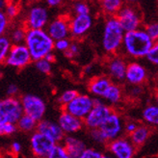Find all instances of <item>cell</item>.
Returning a JSON list of instances; mask_svg holds the SVG:
<instances>
[{"instance_id":"34","label":"cell","mask_w":158,"mask_h":158,"mask_svg":"<svg viewBox=\"0 0 158 158\" xmlns=\"http://www.w3.org/2000/svg\"><path fill=\"white\" fill-rule=\"evenodd\" d=\"M18 129V125L15 123H0V134L2 136H11L13 134H15Z\"/></svg>"},{"instance_id":"26","label":"cell","mask_w":158,"mask_h":158,"mask_svg":"<svg viewBox=\"0 0 158 158\" xmlns=\"http://www.w3.org/2000/svg\"><path fill=\"white\" fill-rule=\"evenodd\" d=\"M38 121H36L34 118L30 117L29 115L23 114L21 118L18 121L17 125L19 130L29 133V132H33L34 130H37V126H38Z\"/></svg>"},{"instance_id":"6","label":"cell","mask_w":158,"mask_h":158,"mask_svg":"<svg viewBox=\"0 0 158 158\" xmlns=\"http://www.w3.org/2000/svg\"><path fill=\"white\" fill-rule=\"evenodd\" d=\"M49 22V13L46 7L33 4L26 12L24 26L27 29H45Z\"/></svg>"},{"instance_id":"37","label":"cell","mask_w":158,"mask_h":158,"mask_svg":"<svg viewBox=\"0 0 158 158\" xmlns=\"http://www.w3.org/2000/svg\"><path fill=\"white\" fill-rule=\"evenodd\" d=\"M80 51H81L80 44H79L77 42H72L69 49L65 52V55L69 59H74L75 57L79 56Z\"/></svg>"},{"instance_id":"28","label":"cell","mask_w":158,"mask_h":158,"mask_svg":"<svg viewBox=\"0 0 158 158\" xmlns=\"http://www.w3.org/2000/svg\"><path fill=\"white\" fill-rule=\"evenodd\" d=\"M13 44H14L12 43L9 36L1 35L0 37V61L2 63L8 56Z\"/></svg>"},{"instance_id":"10","label":"cell","mask_w":158,"mask_h":158,"mask_svg":"<svg viewBox=\"0 0 158 158\" xmlns=\"http://www.w3.org/2000/svg\"><path fill=\"white\" fill-rule=\"evenodd\" d=\"M98 128L103 133L107 143H109L110 141L123 136L124 123L120 115L116 112H112Z\"/></svg>"},{"instance_id":"32","label":"cell","mask_w":158,"mask_h":158,"mask_svg":"<svg viewBox=\"0 0 158 158\" xmlns=\"http://www.w3.org/2000/svg\"><path fill=\"white\" fill-rule=\"evenodd\" d=\"M52 64H53V63H51L50 61H48L45 58H43V59H40V60L35 61V67H36V69L41 73H43V74H49V73H51Z\"/></svg>"},{"instance_id":"35","label":"cell","mask_w":158,"mask_h":158,"mask_svg":"<svg viewBox=\"0 0 158 158\" xmlns=\"http://www.w3.org/2000/svg\"><path fill=\"white\" fill-rule=\"evenodd\" d=\"M73 11L74 15H84V14H90L91 9L89 4L82 1V0H78L74 2L73 5Z\"/></svg>"},{"instance_id":"21","label":"cell","mask_w":158,"mask_h":158,"mask_svg":"<svg viewBox=\"0 0 158 158\" xmlns=\"http://www.w3.org/2000/svg\"><path fill=\"white\" fill-rule=\"evenodd\" d=\"M63 143L67 148L69 158H80L81 154L87 148L86 144L81 139L73 136V134L65 136Z\"/></svg>"},{"instance_id":"50","label":"cell","mask_w":158,"mask_h":158,"mask_svg":"<svg viewBox=\"0 0 158 158\" xmlns=\"http://www.w3.org/2000/svg\"><path fill=\"white\" fill-rule=\"evenodd\" d=\"M154 101H155V103L158 104V91L154 94Z\"/></svg>"},{"instance_id":"16","label":"cell","mask_w":158,"mask_h":158,"mask_svg":"<svg viewBox=\"0 0 158 158\" xmlns=\"http://www.w3.org/2000/svg\"><path fill=\"white\" fill-rule=\"evenodd\" d=\"M45 29L54 41L60 39L69 38V36L70 35L69 19L64 17H59L54 19L48 22V24H47Z\"/></svg>"},{"instance_id":"45","label":"cell","mask_w":158,"mask_h":158,"mask_svg":"<svg viewBox=\"0 0 158 158\" xmlns=\"http://www.w3.org/2000/svg\"><path fill=\"white\" fill-rule=\"evenodd\" d=\"M22 151V146L19 142H13L11 145V152L14 154H19Z\"/></svg>"},{"instance_id":"13","label":"cell","mask_w":158,"mask_h":158,"mask_svg":"<svg viewBox=\"0 0 158 158\" xmlns=\"http://www.w3.org/2000/svg\"><path fill=\"white\" fill-rule=\"evenodd\" d=\"M125 32L141 28L142 17L139 11L134 6L126 5L116 15Z\"/></svg>"},{"instance_id":"47","label":"cell","mask_w":158,"mask_h":158,"mask_svg":"<svg viewBox=\"0 0 158 158\" xmlns=\"http://www.w3.org/2000/svg\"><path fill=\"white\" fill-rule=\"evenodd\" d=\"M84 72L86 74H91L94 72V66L93 65H88L86 66V68L84 69Z\"/></svg>"},{"instance_id":"15","label":"cell","mask_w":158,"mask_h":158,"mask_svg":"<svg viewBox=\"0 0 158 158\" xmlns=\"http://www.w3.org/2000/svg\"><path fill=\"white\" fill-rule=\"evenodd\" d=\"M94 24V20L91 14L74 15L69 19L70 36L78 40L88 34Z\"/></svg>"},{"instance_id":"2","label":"cell","mask_w":158,"mask_h":158,"mask_svg":"<svg viewBox=\"0 0 158 158\" xmlns=\"http://www.w3.org/2000/svg\"><path fill=\"white\" fill-rule=\"evenodd\" d=\"M55 41L46 29H27L24 44L28 47L33 61L45 58L54 50Z\"/></svg>"},{"instance_id":"17","label":"cell","mask_w":158,"mask_h":158,"mask_svg":"<svg viewBox=\"0 0 158 158\" xmlns=\"http://www.w3.org/2000/svg\"><path fill=\"white\" fill-rule=\"evenodd\" d=\"M57 122L62 127L63 131L66 133V135L75 134L85 126L84 121L82 118L73 116V114L66 111V110H63V112L59 115Z\"/></svg>"},{"instance_id":"4","label":"cell","mask_w":158,"mask_h":158,"mask_svg":"<svg viewBox=\"0 0 158 158\" xmlns=\"http://www.w3.org/2000/svg\"><path fill=\"white\" fill-rule=\"evenodd\" d=\"M23 114L24 111L20 98L7 96L0 100V123H17Z\"/></svg>"},{"instance_id":"11","label":"cell","mask_w":158,"mask_h":158,"mask_svg":"<svg viewBox=\"0 0 158 158\" xmlns=\"http://www.w3.org/2000/svg\"><path fill=\"white\" fill-rule=\"evenodd\" d=\"M54 145L55 142L52 139L38 130L33 132L30 137V149L36 157L48 158Z\"/></svg>"},{"instance_id":"19","label":"cell","mask_w":158,"mask_h":158,"mask_svg":"<svg viewBox=\"0 0 158 158\" xmlns=\"http://www.w3.org/2000/svg\"><path fill=\"white\" fill-rule=\"evenodd\" d=\"M148 79L147 69L139 62L132 61L128 63L126 69L125 81L129 85H142Z\"/></svg>"},{"instance_id":"18","label":"cell","mask_w":158,"mask_h":158,"mask_svg":"<svg viewBox=\"0 0 158 158\" xmlns=\"http://www.w3.org/2000/svg\"><path fill=\"white\" fill-rule=\"evenodd\" d=\"M37 130L45 134L46 136L52 139L55 143L63 142L66 136V133L63 131L58 122H54L51 120H44V118L41 120L38 123Z\"/></svg>"},{"instance_id":"23","label":"cell","mask_w":158,"mask_h":158,"mask_svg":"<svg viewBox=\"0 0 158 158\" xmlns=\"http://www.w3.org/2000/svg\"><path fill=\"white\" fill-rule=\"evenodd\" d=\"M124 0H100V8L107 17H116L123 7Z\"/></svg>"},{"instance_id":"36","label":"cell","mask_w":158,"mask_h":158,"mask_svg":"<svg viewBox=\"0 0 158 158\" xmlns=\"http://www.w3.org/2000/svg\"><path fill=\"white\" fill-rule=\"evenodd\" d=\"M146 59L152 65L158 67V42H154L151 50L148 51V55L146 56Z\"/></svg>"},{"instance_id":"8","label":"cell","mask_w":158,"mask_h":158,"mask_svg":"<svg viewBox=\"0 0 158 158\" xmlns=\"http://www.w3.org/2000/svg\"><path fill=\"white\" fill-rule=\"evenodd\" d=\"M20 100L24 114L34 118L38 122L43 120L46 112V104L42 98L34 94H26L20 98Z\"/></svg>"},{"instance_id":"14","label":"cell","mask_w":158,"mask_h":158,"mask_svg":"<svg viewBox=\"0 0 158 158\" xmlns=\"http://www.w3.org/2000/svg\"><path fill=\"white\" fill-rule=\"evenodd\" d=\"M127 62L122 55H111L106 63V73L116 83H122L125 81Z\"/></svg>"},{"instance_id":"48","label":"cell","mask_w":158,"mask_h":158,"mask_svg":"<svg viewBox=\"0 0 158 158\" xmlns=\"http://www.w3.org/2000/svg\"><path fill=\"white\" fill-rule=\"evenodd\" d=\"M45 59H47L48 61H50L51 63H54V62H55V60H56V58H55V55L53 54V51L47 54L46 56H45Z\"/></svg>"},{"instance_id":"12","label":"cell","mask_w":158,"mask_h":158,"mask_svg":"<svg viewBox=\"0 0 158 158\" xmlns=\"http://www.w3.org/2000/svg\"><path fill=\"white\" fill-rule=\"evenodd\" d=\"M136 146L129 137H118L107 143V149L116 158H132L136 152Z\"/></svg>"},{"instance_id":"9","label":"cell","mask_w":158,"mask_h":158,"mask_svg":"<svg viewBox=\"0 0 158 158\" xmlns=\"http://www.w3.org/2000/svg\"><path fill=\"white\" fill-rule=\"evenodd\" d=\"M94 105V99L90 94H78L75 98L66 105L63 110L84 120Z\"/></svg>"},{"instance_id":"20","label":"cell","mask_w":158,"mask_h":158,"mask_svg":"<svg viewBox=\"0 0 158 158\" xmlns=\"http://www.w3.org/2000/svg\"><path fill=\"white\" fill-rule=\"evenodd\" d=\"M112 83L113 80L108 75H98L91 79L88 89L92 96L102 98Z\"/></svg>"},{"instance_id":"41","label":"cell","mask_w":158,"mask_h":158,"mask_svg":"<svg viewBox=\"0 0 158 158\" xmlns=\"http://www.w3.org/2000/svg\"><path fill=\"white\" fill-rule=\"evenodd\" d=\"M9 20L10 19L7 17L4 12L0 13V34L4 35L9 27Z\"/></svg>"},{"instance_id":"1","label":"cell","mask_w":158,"mask_h":158,"mask_svg":"<svg viewBox=\"0 0 158 158\" xmlns=\"http://www.w3.org/2000/svg\"><path fill=\"white\" fill-rule=\"evenodd\" d=\"M154 42L147 33L146 29L139 28L125 32L121 52L123 56L132 59L146 58Z\"/></svg>"},{"instance_id":"38","label":"cell","mask_w":158,"mask_h":158,"mask_svg":"<svg viewBox=\"0 0 158 158\" xmlns=\"http://www.w3.org/2000/svg\"><path fill=\"white\" fill-rule=\"evenodd\" d=\"M72 44V42L69 41V38H65V39H60V40H56L54 43V49L58 50L60 52H66L69 47Z\"/></svg>"},{"instance_id":"43","label":"cell","mask_w":158,"mask_h":158,"mask_svg":"<svg viewBox=\"0 0 158 158\" xmlns=\"http://www.w3.org/2000/svg\"><path fill=\"white\" fill-rule=\"evenodd\" d=\"M138 126H139V124L136 122L129 121V122L124 123V132L127 133L129 135V134H131L133 131H135V129L138 127Z\"/></svg>"},{"instance_id":"5","label":"cell","mask_w":158,"mask_h":158,"mask_svg":"<svg viewBox=\"0 0 158 158\" xmlns=\"http://www.w3.org/2000/svg\"><path fill=\"white\" fill-rule=\"evenodd\" d=\"M94 105L90 111V113L87 115L84 118V125L86 128L94 129L98 128L99 126L104 123V121L108 118V116L113 111L106 103H104L101 100V98H94Z\"/></svg>"},{"instance_id":"46","label":"cell","mask_w":158,"mask_h":158,"mask_svg":"<svg viewBox=\"0 0 158 158\" xmlns=\"http://www.w3.org/2000/svg\"><path fill=\"white\" fill-rule=\"evenodd\" d=\"M45 1V4L47 7L49 8H55V7H58L60 6L64 0H44Z\"/></svg>"},{"instance_id":"25","label":"cell","mask_w":158,"mask_h":158,"mask_svg":"<svg viewBox=\"0 0 158 158\" xmlns=\"http://www.w3.org/2000/svg\"><path fill=\"white\" fill-rule=\"evenodd\" d=\"M143 121L151 126H158V104H148L142 112Z\"/></svg>"},{"instance_id":"29","label":"cell","mask_w":158,"mask_h":158,"mask_svg":"<svg viewBox=\"0 0 158 158\" xmlns=\"http://www.w3.org/2000/svg\"><path fill=\"white\" fill-rule=\"evenodd\" d=\"M48 158H69L64 143H61V142L55 143L48 155Z\"/></svg>"},{"instance_id":"3","label":"cell","mask_w":158,"mask_h":158,"mask_svg":"<svg viewBox=\"0 0 158 158\" xmlns=\"http://www.w3.org/2000/svg\"><path fill=\"white\" fill-rule=\"evenodd\" d=\"M125 31L117 17H108L104 22L101 38V47L108 55H115L121 51Z\"/></svg>"},{"instance_id":"31","label":"cell","mask_w":158,"mask_h":158,"mask_svg":"<svg viewBox=\"0 0 158 158\" xmlns=\"http://www.w3.org/2000/svg\"><path fill=\"white\" fill-rule=\"evenodd\" d=\"M20 12V8L18 3L14 1H8L4 7V13L10 19H14L19 15Z\"/></svg>"},{"instance_id":"33","label":"cell","mask_w":158,"mask_h":158,"mask_svg":"<svg viewBox=\"0 0 158 158\" xmlns=\"http://www.w3.org/2000/svg\"><path fill=\"white\" fill-rule=\"evenodd\" d=\"M89 135L92 141L98 145H104L107 144V141L103 135V133L99 128H94V129H90L89 130Z\"/></svg>"},{"instance_id":"27","label":"cell","mask_w":158,"mask_h":158,"mask_svg":"<svg viewBox=\"0 0 158 158\" xmlns=\"http://www.w3.org/2000/svg\"><path fill=\"white\" fill-rule=\"evenodd\" d=\"M26 33H27V28L24 25L15 26L10 31L9 37L14 44H24L25 39H26Z\"/></svg>"},{"instance_id":"39","label":"cell","mask_w":158,"mask_h":158,"mask_svg":"<svg viewBox=\"0 0 158 158\" xmlns=\"http://www.w3.org/2000/svg\"><path fill=\"white\" fill-rule=\"evenodd\" d=\"M145 29L153 42H158V21L148 23Z\"/></svg>"},{"instance_id":"42","label":"cell","mask_w":158,"mask_h":158,"mask_svg":"<svg viewBox=\"0 0 158 158\" xmlns=\"http://www.w3.org/2000/svg\"><path fill=\"white\" fill-rule=\"evenodd\" d=\"M19 92V87L15 84L12 83V84H9V85L7 86V88H6V96H8V97H17Z\"/></svg>"},{"instance_id":"22","label":"cell","mask_w":158,"mask_h":158,"mask_svg":"<svg viewBox=\"0 0 158 158\" xmlns=\"http://www.w3.org/2000/svg\"><path fill=\"white\" fill-rule=\"evenodd\" d=\"M149 135H151V129H149L148 126L145 124H139L135 131L129 134V138L132 143L138 148L146 143Z\"/></svg>"},{"instance_id":"7","label":"cell","mask_w":158,"mask_h":158,"mask_svg":"<svg viewBox=\"0 0 158 158\" xmlns=\"http://www.w3.org/2000/svg\"><path fill=\"white\" fill-rule=\"evenodd\" d=\"M33 61L30 51L25 44H13L12 48L4 60V64L7 67L21 69L28 66Z\"/></svg>"},{"instance_id":"40","label":"cell","mask_w":158,"mask_h":158,"mask_svg":"<svg viewBox=\"0 0 158 158\" xmlns=\"http://www.w3.org/2000/svg\"><path fill=\"white\" fill-rule=\"evenodd\" d=\"M105 155L103 152H101L97 148H86L83 153L81 154L80 158H102Z\"/></svg>"},{"instance_id":"44","label":"cell","mask_w":158,"mask_h":158,"mask_svg":"<svg viewBox=\"0 0 158 158\" xmlns=\"http://www.w3.org/2000/svg\"><path fill=\"white\" fill-rule=\"evenodd\" d=\"M131 89L129 92V94L133 98H137L139 96H141L142 93H143V89L141 88V85H131Z\"/></svg>"},{"instance_id":"49","label":"cell","mask_w":158,"mask_h":158,"mask_svg":"<svg viewBox=\"0 0 158 158\" xmlns=\"http://www.w3.org/2000/svg\"><path fill=\"white\" fill-rule=\"evenodd\" d=\"M138 1H139V0H124V2L128 3V4H134V3H136Z\"/></svg>"},{"instance_id":"24","label":"cell","mask_w":158,"mask_h":158,"mask_svg":"<svg viewBox=\"0 0 158 158\" xmlns=\"http://www.w3.org/2000/svg\"><path fill=\"white\" fill-rule=\"evenodd\" d=\"M106 100L107 103L111 105L118 104L123 99V89L118 85V83H112V85L109 87V89L105 93L104 97L102 98Z\"/></svg>"},{"instance_id":"30","label":"cell","mask_w":158,"mask_h":158,"mask_svg":"<svg viewBox=\"0 0 158 158\" xmlns=\"http://www.w3.org/2000/svg\"><path fill=\"white\" fill-rule=\"evenodd\" d=\"M79 93L75 90H66L63 92L58 98V103L64 108L70 101H73Z\"/></svg>"}]
</instances>
